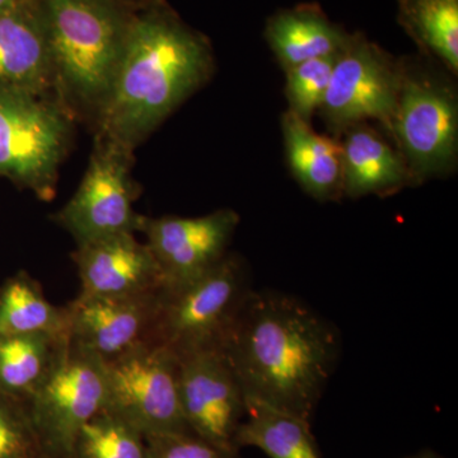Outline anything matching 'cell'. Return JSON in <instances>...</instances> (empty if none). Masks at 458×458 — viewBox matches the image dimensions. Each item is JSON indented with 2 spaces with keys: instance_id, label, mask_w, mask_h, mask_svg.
<instances>
[{
  "instance_id": "d4e9b609",
  "label": "cell",
  "mask_w": 458,
  "mask_h": 458,
  "mask_svg": "<svg viewBox=\"0 0 458 458\" xmlns=\"http://www.w3.org/2000/svg\"><path fill=\"white\" fill-rule=\"evenodd\" d=\"M11 400L0 394V458H35L36 448H44L29 414L21 417Z\"/></svg>"
},
{
  "instance_id": "7c38bea8",
  "label": "cell",
  "mask_w": 458,
  "mask_h": 458,
  "mask_svg": "<svg viewBox=\"0 0 458 458\" xmlns=\"http://www.w3.org/2000/svg\"><path fill=\"white\" fill-rule=\"evenodd\" d=\"M236 210H216L200 216H141L140 229L147 236L165 286H177L203 276L229 254L240 225Z\"/></svg>"
},
{
  "instance_id": "5b68a950",
  "label": "cell",
  "mask_w": 458,
  "mask_h": 458,
  "mask_svg": "<svg viewBox=\"0 0 458 458\" xmlns=\"http://www.w3.org/2000/svg\"><path fill=\"white\" fill-rule=\"evenodd\" d=\"M249 267L228 254L203 276L159 293L152 342L177 358L221 348L241 306L252 291Z\"/></svg>"
},
{
  "instance_id": "8992f818",
  "label": "cell",
  "mask_w": 458,
  "mask_h": 458,
  "mask_svg": "<svg viewBox=\"0 0 458 458\" xmlns=\"http://www.w3.org/2000/svg\"><path fill=\"white\" fill-rule=\"evenodd\" d=\"M69 135L64 113L41 93L0 87V176L49 200Z\"/></svg>"
},
{
  "instance_id": "7402d4cb",
  "label": "cell",
  "mask_w": 458,
  "mask_h": 458,
  "mask_svg": "<svg viewBox=\"0 0 458 458\" xmlns=\"http://www.w3.org/2000/svg\"><path fill=\"white\" fill-rule=\"evenodd\" d=\"M54 334L68 335L65 307L47 301L40 284L25 271L0 288V336Z\"/></svg>"
},
{
  "instance_id": "7a4b0ae2",
  "label": "cell",
  "mask_w": 458,
  "mask_h": 458,
  "mask_svg": "<svg viewBox=\"0 0 458 458\" xmlns=\"http://www.w3.org/2000/svg\"><path fill=\"white\" fill-rule=\"evenodd\" d=\"M209 42L168 14L126 30L113 86L99 106L101 138L132 150L212 77Z\"/></svg>"
},
{
  "instance_id": "6da1fadb",
  "label": "cell",
  "mask_w": 458,
  "mask_h": 458,
  "mask_svg": "<svg viewBox=\"0 0 458 458\" xmlns=\"http://www.w3.org/2000/svg\"><path fill=\"white\" fill-rule=\"evenodd\" d=\"M221 349L247 403H260L312 424L342 355V335L301 298L252 289Z\"/></svg>"
},
{
  "instance_id": "83f0119b",
  "label": "cell",
  "mask_w": 458,
  "mask_h": 458,
  "mask_svg": "<svg viewBox=\"0 0 458 458\" xmlns=\"http://www.w3.org/2000/svg\"><path fill=\"white\" fill-rule=\"evenodd\" d=\"M406 458H443L442 456H439L437 452L430 451V450H424L418 452V454H412V456L406 457Z\"/></svg>"
},
{
  "instance_id": "484cf974",
  "label": "cell",
  "mask_w": 458,
  "mask_h": 458,
  "mask_svg": "<svg viewBox=\"0 0 458 458\" xmlns=\"http://www.w3.org/2000/svg\"><path fill=\"white\" fill-rule=\"evenodd\" d=\"M146 458H241L240 451L225 450L194 433L146 437Z\"/></svg>"
},
{
  "instance_id": "ffe728a7",
  "label": "cell",
  "mask_w": 458,
  "mask_h": 458,
  "mask_svg": "<svg viewBox=\"0 0 458 458\" xmlns=\"http://www.w3.org/2000/svg\"><path fill=\"white\" fill-rule=\"evenodd\" d=\"M234 445L255 447L270 458H322L312 424L260 403H247Z\"/></svg>"
},
{
  "instance_id": "9c48e42d",
  "label": "cell",
  "mask_w": 458,
  "mask_h": 458,
  "mask_svg": "<svg viewBox=\"0 0 458 458\" xmlns=\"http://www.w3.org/2000/svg\"><path fill=\"white\" fill-rule=\"evenodd\" d=\"M400 78V57H394L364 33H351L337 54L318 113L328 135L340 138L346 129L369 122L381 123L387 132L399 96Z\"/></svg>"
},
{
  "instance_id": "d6986e66",
  "label": "cell",
  "mask_w": 458,
  "mask_h": 458,
  "mask_svg": "<svg viewBox=\"0 0 458 458\" xmlns=\"http://www.w3.org/2000/svg\"><path fill=\"white\" fill-rule=\"evenodd\" d=\"M397 22L420 55L458 74V0H396Z\"/></svg>"
},
{
  "instance_id": "5bb4252c",
  "label": "cell",
  "mask_w": 458,
  "mask_h": 458,
  "mask_svg": "<svg viewBox=\"0 0 458 458\" xmlns=\"http://www.w3.org/2000/svg\"><path fill=\"white\" fill-rule=\"evenodd\" d=\"M81 297H123L164 288V276L147 243L120 233L78 246L73 256Z\"/></svg>"
},
{
  "instance_id": "52a82bcc",
  "label": "cell",
  "mask_w": 458,
  "mask_h": 458,
  "mask_svg": "<svg viewBox=\"0 0 458 458\" xmlns=\"http://www.w3.org/2000/svg\"><path fill=\"white\" fill-rule=\"evenodd\" d=\"M108 411L144 437L192 433L181 408L179 360L156 342L105 361Z\"/></svg>"
},
{
  "instance_id": "e0dca14e",
  "label": "cell",
  "mask_w": 458,
  "mask_h": 458,
  "mask_svg": "<svg viewBox=\"0 0 458 458\" xmlns=\"http://www.w3.org/2000/svg\"><path fill=\"white\" fill-rule=\"evenodd\" d=\"M286 164L309 197L319 203L344 198L342 146L339 138L319 134L311 123L286 110L280 120Z\"/></svg>"
},
{
  "instance_id": "cb8c5ba5",
  "label": "cell",
  "mask_w": 458,
  "mask_h": 458,
  "mask_svg": "<svg viewBox=\"0 0 458 458\" xmlns=\"http://www.w3.org/2000/svg\"><path fill=\"white\" fill-rule=\"evenodd\" d=\"M336 55L309 60L284 72L288 110L304 122L311 123L324 101Z\"/></svg>"
},
{
  "instance_id": "8fae6325",
  "label": "cell",
  "mask_w": 458,
  "mask_h": 458,
  "mask_svg": "<svg viewBox=\"0 0 458 458\" xmlns=\"http://www.w3.org/2000/svg\"><path fill=\"white\" fill-rule=\"evenodd\" d=\"M179 360L181 408L192 433L225 450L247 414V400L236 372L221 348L189 352Z\"/></svg>"
},
{
  "instance_id": "9a60e30c",
  "label": "cell",
  "mask_w": 458,
  "mask_h": 458,
  "mask_svg": "<svg viewBox=\"0 0 458 458\" xmlns=\"http://www.w3.org/2000/svg\"><path fill=\"white\" fill-rule=\"evenodd\" d=\"M339 140L344 198H386L415 186L397 148L369 123L346 129Z\"/></svg>"
},
{
  "instance_id": "44dd1931",
  "label": "cell",
  "mask_w": 458,
  "mask_h": 458,
  "mask_svg": "<svg viewBox=\"0 0 458 458\" xmlns=\"http://www.w3.org/2000/svg\"><path fill=\"white\" fill-rule=\"evenodd\" d=\"M69 335L0 336V394L29 399L55 366Z\"/></svg>"
},
{
  "instance_id": "4fadbf2b",
  "label": "cell",
  "mask_w": 458,
  "mask_h": 458,
  "mask_svg": "<svg viewBox=\"0 0 458 458\" xmlns=\"http://www.w3.org/2000/svg\"><path fill=\"white\" fill-rule=\"evenodd\" d=\"M158 291L123 297H81L65 306L72 343L108 361L150 342Z\"/></svg>"
},
{
  "instance_id": "2e32d148",
  "label": "cell",
  "mask_w": 458,
  "mask_h": 458,
  "mask_svg": "<svg viewBox=\"0 0 458 458\" xmlns=\"http://www.w3.org/2000/svg\"><path fill=\"white\" fill-rule=\"evenodd\" d=\"M53 73L44 16L31 0L0 12V87L41 93Z\"/></svg>"
},
{
  "instance_id": "603a6c76",
  "label": "cell",
  "mask_w": 458,
  "mask_h": 458,
  "mask_svg": "<svg viewBox=\"0 0 458 458\" xmlns=\"http://www.w3.org/2000/svg\"><path fill=\"white\" fill-rule=\"evenodd\" d=\"M146 437L107 409L102 410L75 438L71 458H146Z\"/></svg>"
},
{
  "instance_id": "ac0fdd59",
  "label": "cell",
  "mask_w": 458,
  "mask_h": 458,
  "mask_svg": "<svg viewBox=\"0 0 458 458\" xmlns=\"http://www.w3.org/2000/svg\"><path fill=\"white\" fill-rule=\"evenodd\" d=\"M264 36L286 72L309 60L336 55L351 33L333 22L321 7L309 3L280 9L267 18Z\"/></svg>"
},
{
  "instance_id": "4316f807",
  "label": "cell",
  "mask_w": 458,
  "mask_h": 458,
  "mask_svg": "<svg viewBox=\"0 0 458 458\" xmlns=\"http://www.w3.org/2000/svg\"><path fill=\"white\" fill-rule=\"evenodd\" d=\"M25 2H27V0H0V12L17 7V5L22 4V3Z\"/></svg>"
},
{
  "instance_id": "277c9868",
  "label": "cell",
  "mask_w": 458,
  "mask_h": 458,
  "mask_svg": "<svg viewBox=\"0 0 458 458\" xmlns=\"http://www.w3.org/2000/svg\"><path fill=\"white\" fill-rule=\"evenodd\" d=\"M44 9L54 73L78 98L101 106L128 27L105 0H45Z\"/></svg>"
},
{
  "instance_id": "30bf717a",
  "label": "cell",
  "mask_w": 458,
  "mask_h": 458,
  "mask_svg": "<svg viewBox=\"0 0 458 458\" xmlns=\"http://www.w3.org/2000/svg\"><path fill=\"white\" fill-rule=\"evenodd\" d=\"M129 155L131 150L99 140L80 188L56 214V223L77 246L140 229L141 216L132 208Z\"/></svg>"
},
{
  "instance_id": "3957f363",
  "label": "cell",
  "mask_w": 458,
  "mask_h": 458,
  "mask_svg": "<svg viewBox=\"0 0 458 458\" xmlns=\"http://www.w3.org/2000/svg\"><path fill=\"white\" fill-rule=\"evenodd\" d=\"M400 62L399 96L387 134L418 186L456 171L457 86L454 75L420 54Z\"/></svg>"
},
{
  "instance_id": "ba28073f",
  "label": "cell",
  "mask_w": 458,
  "mask_h": 458,
  "mask_svg": "<svg viewBox=\"0 0 458 458\" xmlns=\"http://www.w3.org/2000/svg\"><path fill=\"white\" fill-rule=\"evenodd\" d=\"M29 401V418L42 448L71 458L78 433L107 405L105 361L69 339L55 366Z\"/></svg>"
}]
</instances>
